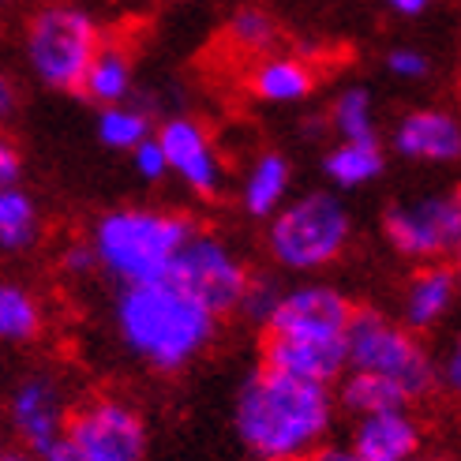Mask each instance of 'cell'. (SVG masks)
I'll return each mask as SVG.
<instances>
[{"instance_id":"obj_31","label":"cell","mask_w":461,"mask_h":461,"mask_svg":"<svg viewBox=\"0 0 461 461\" xmlns=\"http://www.w3.org/2000/svg\"><path fill=\"white\" fill-rule=\"evenodd\" d=\"M64 267L68 270H76V274H90V270H98V256H95V244H72L64 251Z\"/></svg>"},{"instance_id":"obj_17","label":"cell","mask_w":461,"mask_h":461,"mask_svg":"<svg viewBox=\"0 0 461 461\" xmlns=\"http://www.w3.org/2000/svg\"><path fill=\"white\" fill-rule=\"evenodd\" d=\"M312 86H315L312 68L296 57H263L248 76V90L259 102H270V105L301 102L312 95Z\"/></svg>"},{"instance_id":"obj_4","label":"cell","mask_w":461,"mask_h":461,"mask_svg":"<svg viewBox=\"0 0 461 461\" xmlns=\"http://www.w3.org/2000/svg\"><path fill=\"white\" fill-rule=\"evenodd\" d=\"M267 244L285 270L312 274L334 263L349 244V211L330 192L301 195L270 218Z\"/></svg>"},{"instance_id":"obj_14","label":"cell","mask_w":461,"mask_h":461,"mask_svg":"<svg viewBox=\"0 0 461 461\" xmlns=\"http://www.w3.org/2000/svg\"><path fill=\"white\" fill-rule=\"evenodd\" d=\"M394 150L409 161L450 166L461 158V121L443 109H417L394 128Z\"/></svg>"},{"instance_id":"obj_7","label":"cell","mask_w":461,"mask_h":461,"mask_svg":"<svg viewBox=\"0 0 461 461\" xmlns=\"http://www.w3.org/2000/svg\"><path fill=\"white\" fill-rule=\"evenodd\" d=\"M147 424L121 398H95L72 412L68 431L41 461H143Z\"/></svg>"},{"instance_id":"obj_5","label":"cell","mask_w":461,"mask_h":461,"mask_svg":"<svg viewBox=\"0 0 461 461\" xmlns=\"http://www.w3.org/2000/svg\"><path fill=\"white\" fill-rule=\"evenodd\" d=\"M345 341H349V372H372L394 379L409 390L412 402L424 398L439 383V364L428 357L417 334L405 322L386 319L375 308H357Z\"/></svg>"},{"instance_id":"obj_32","label":"cell","mask_w":461,"mask_h":461,"mask_svg":"<svg viewBox=\"0 0 461 461\" xmlns=\"http://www.w3.org/2000/svg\"><path fill=\"white\" fill-rule=\"evenodd\" d=\"M304 461H364L349 443H345V447H338V443H322L315 454H308Z\"/></svg>"},{"instance_id":"obj_34","label":"cell","mask_w":461,"mask_h":461,"mask_svg":"<svg viewBox=\"0 0 461 461\" xmlns=\"http://www.w3.org/2000/svg\"><path fill=\"white\" fill-rule=\"evenodd\" d=\"M386 5L394 8L398 15H420V12L431 5V0H386Z\"/></svg>"},{"instance_id":"obj_22","label":"cell","mask_w":461,"mask_h":461,"mask_svg":"<svg viewBox=\"0 0 461 461\" xmlns=\"http://www.w3.org/2000/svg\"><path fill=\"white\" fill-rule=\"evenodd\" d=\"M330 128L338 131L341 143H375V113L372 95L364 86L341 90L330 105Z\"/></svg>"},{"instance_id":"obj_36","label":"cell","mask_w":461,"mask_h":461,"mask_svg":"<svg viewBox=\"0 0 461 461\" xmlns=\"http://www.w3.org/2000/svg\"><path fill=\"white\" fill-rule=\"evenodd\" d=\"M454 274H457V285H461V244H457V251H454Z\"/></svg>"},{"instance_id":"obj_21","label":"cell","mask_w":461,"mask_h":461,"mask_svg":"<svg viewBox=\"0 0 461 461\" xmlns=\"http://www.w3.org/2000/svg\"><path fill=\"white\" fill-rule=\"evenodd\" d=\"M322 173L338 188H360L383 173V147L375 143H338L322 158Z\"/></svg>"},{"instance_id":"obj_2","label":"cell","mask_w":461,"mask_h":461,"mask_svg":"<svg viewBox=\"0 0 461 461\" xmlns=\"http://www.w3.org/2000/svg\"><path fill=\"white\" fill-rule=\"evenodd\" d=\"M218 315L173 278L150 285H124L117 296V334L131 357L176 372L192 364L214 338Z\"/></svg>"},{"instance_id":"obj_18","label":"cell","mask_w":461,"mask_h":461,"mask_svg":"<svg viewBox=\"0 0 461 461\" xmlns=\"http://www.w3.org/2000/svg\"><path fill=\"white\" fill-rule=\"evenodd\" d=\"M289 192V161L282 154H259L248 169L240 203L251 218H274L282 211V199Z\"/></svg>"},{"instance_id":"obj_13","label":"cell","mask_w":461,"mask_h":461,"mask_svg":"<svg viewBox=\"0 0 461 461\" xmlns=\"http://www.w3.org/2000/svg\"><path fill=\"white\" fill-rule=\"evenodd\" d=\"M158 140L166 147L169 173H176L195 195L211 199L221 188V161L211 147V135L203 131L199 121L192 117H169L158 128Z\"/></svg>"},{"instance_id":"obj_26","label":"cell","mask_w":461,"mask_h":461,"mask_svg":"<svg viewBox=\"0 0 461 461\" xmlns=\"http://www.w3.org/2000/svg\"><path fill=\"white\" fill-rule=\"evenodd\" d=\"M229 41H233L240 53L263 57L274 50V41H278V27H274V19L267 12L240 8L233 19H229Z\"/></svg>"},{"instance_id":"obj_29","label":"cell","mask_w":461,"mask_h":461,"mask_svg":"<svg viewBox=\"0 0 461 461\" xmlns=\"http://www.w3.org/2000/svg\"><path fill=\"white\" fill-rule=\"evenodd\" d=\"M439 386L461 405V334L450 338V345L439 357Z\"/></svg>"},{"instance_id":"obj_24","label":"cell","mask_w":461,"mask_h":461,"mask_svg":"<svg viewBox=\"0 0 461 461\" xmlns=\"http://www.w3.org/2000/svg\"><path fill=\"white\" fill-rule=\"evenodd\" d=\"M38 240V206L27 192L5 188L0 192V248L23 251Z\"/></svg>"},{"instance_id":"obj_12","label":"cell","mask_w":461,"mask_h":461,"mask_svg":"<svg viewBox=\"0 0 461 461\" xmlns=\"http://www.w3.org/2000/svg\"><path fill=\"white\" fill-rule=\"evenodd\" d=\"M263 367L282 375L330 386L349 372V341L345 338H296V334H267L263 341Z\"/></svg>"},{"instance_id":"obj_9","label":"cell","mask_w":461,"mask_h":461,"mask_svg":"<svg viewBox=\"0 0 461 461\" xmlns=\"http://www.w3.org/2000/svg\"><path fill=\"white\" fill-rule=\"evenodd\" d=\"M169 278L188 289L195 301L206 304L218 319L229 312H240L248 285H251L248 267L233 256V248L211 233H195L184 244Z\"/></svg>"},{"instance_id":"obj_10","label":"cell","mask_w":461,"mask_h":461,"mask_svg":"<svg viewBox=\"0 0 461 461\" xmlns=\"http://www.w3.org/2000/svg\"><path fill=\"white\" fill-rule=\"evenodd\" d=\"M8 420L27 450H34V454L50 450L68 431V420H72L60 383L53 375H41V372L19 379L12 386V398H8Z\"/></svg>"},{"instance_id":"obj_15","label":"cell","mask_w":461,"mask_h":461,"mask_svg":"<svg viewBox=\"0 0 461 461\" xmlns=\"http://www.w3.org/2000/svg\"><path fill=\"white\" fill-rule=\"evenodd\" d=\"M461 296L457 274L454 267L443 263H424L417 274L409 278L405 296H402V322L417 334V330H431L450 315L454 301Z\"/></svg>"},{"instance_id":"obj_16","label":"cell","mask_w":461,"mask_h":461,"mask_svg":"<svg viewBox=\"0 0 461 461\" xmlns=\"http://www.w3.org/2000/svg\"><path fill=\"white\" fill-rule=\"evenodd\" d=\"M349 447L364 461H417L420 450V424L409 409L375 412V417H357Z\"/></svg>"},{"instance_id":"obj_1","label":"cell","mask_w":461,"mask_h":461,"mask_svg":"<svg viewBox=\"0 0 461 461\" xmlns=\"http://www.w3.org/2000/svg\"><path fill=\"white\" fill-rule=\"evenodd\" d=\"M334 420L327 386L282 375L274 367L251 372L237 394L233 424L240 443L259 461H304L322 447Z\"/></svg>"},{"instance_id":"obj_28","label":"cell","mask_w":461,"mask_h":461,"mask_svg":"<svg viewBox=\"0 0 461 461\" xmlns=\"http://www.w3.org/2000/svg\"><path fill=\"white\" fill-rule=\"evenodd\" d=\"M131 166L143 180H161L169 173V158H166V147H161L158 135H150L147 143H140L131 150Z\"/></svg>"},{"instance_id":"obj_20","label":"cell","mask_w":461,"mask_h":461,"mask_svg":"<svg viewBox=\"0 0 461 461\" xmlns=\"http://www.w3.org/2000/svg\"><path fill=\"white\" fill-rule=\"evenodd\" d=\"M83 95L90 102H98L102 109L121 105L131 95V60H128V53L117 50V45H102L95 64H90L86 79H83Z\"/></svg>"},{"instance_id":"obj_11","label":"cell","mask_w":461,"mask_h":461,"mask_svg":"<svg viewBox=\"0 0 461 461\" xmlns=\"http://www.w3.org/2000/svg\"><path fill=\"white\" fill-rule=\"evenodd\" d=\"M357 308L330 285H296L282 293V304L267 322V334L296 338H345Z\"/></svg>"},{"instance_id":"obj_8","label":"cell","mask_w":461,"mask_h":461,"mask_svg":"<svg viewBox=\"0 0 461 461\" xmlns=\"http://www.w3.org/2000/svg\"><path fill=\"white\" fill-rule=\"evenodd\" d=\"M383 237L405 259L439 263L443 256H454L461 244V188L386 206Z\"/></svg>"},{"instance_id":"obj_37","label":"cell","mask_w":461,"mask_h":461,"mask_svg":"<svg viewBox=\"0 0 461 461\" xmlns=\"http://www.w3.org/2000/svg\"><path fill=\"white\" fill-rule=\"evenodd\" d=\"M417 461H443V457H417Z\"/></svg>"},{"instance_id":"obj_35","label":"cell","mask_w":461,"mask_h":461,"mask_svg":"<svg viewBox=\"0 0 461 461\" xmlns=\"http://www.w3.org/2000/svg\"><path fill=\"white\" fill-rule=\"evenodd\" d=\"M0 461H41V454H34V450H27V447H15V450L0 454Z\"/></svg>"},{"instance_id":"obj_6","label":"cell","mask_w":461,"mask_h":461,"mask_svg":"<svg viewBox=\"0 0 461 461\" xmlns=\"http://www.w3.org/2000/svg\"><path fill=\"white\" fill-rule=\"evenodd\" d=\"M95 19L79 8L50 5L27 27V60L31 72L53 90H83V79L102 50Z\"/></svg>"},{"instance_id":"obj_25","label":"cell","mask_w":461,"mask_h":461,"mask_svg":"<svg viewBox=\"0 0 461 461\" xmlns=\"http://www.w3.org/2000/svg\"><path fill=\"white\" fill-rule=\"evenodd\" d=\"M98 140L109 150H135L140 143L150 140V117L140 105H105L98 113Z\"/></svg>"},{"instance_id":"obj_23","label":"cell","mask_w":461,"mask_h":461,"mask_svg":"<svg viewBox=\"0 0 461 461\" xmlns=\"http://www.w3.org/2000/svg\"><path fill=\"white\" fill-rule=\"evenodd\" d=\"M41 330V304L34 301V293L23 285L5 282L0 285V338L12 345H27Z\"/></svg>"},{"instance_id":"obj_27","label":"cell","mask_w":461,"mask_h":461,"mask_svg":"<svg viewBox=\"0 0 461 461\" xmlns=\"http://www.w3.org/2000/svg\"><path fill=\"white\" fill-rule=\"evenodd\" d=\"M278 304H282V289H278V285L267 282V278H251L240 312H244L248 319H256V322H263V327H267V322L274 319V312H278Z\"/></svg>"},{"instance_id":"obj_3","label":"cell","mask_w":461,"mask_h":461,"mask_svg":"<svg viewBox=\"0 0 461 461\" xmlns=\"http://www.w3.org/2000/svg\"><path fill=\"white\" fill-rule=\"evenodd\" d=\"M195 237L188 218L169 211H150V206H121L95 221V244L98 267L117 278L121 285H150L166 282L176 256Z\"/></svg>"},{"instance_id":"obj_33","label":"cell","mask_w":461,"mask_h":461,"mask_svg":"<svg viewBox=\"0 0 461 461\" xmlns=\"http://www.w3.org/2000/svg\"><path fill=\"white\" fill-rule=\"evenodd\" d=\"M19 154L5 143V147H0V184H5V188H15V180H19Z\"/></svg>"},{"instance_id":"obj_19","label":"cell","mask_w":461,"mask_h":461,"mask_svg":"<svg viewBox=\"0 0 461 461\" xmlns=\"http://www.w3.org/2000/svg\"><path fill=\"white\" fill-rule=\"evenodd\" d=\"M341 405L353 412V417H375V412H398L409 409L412 398L409 390L386 375H372V372H349L341 379Z\"/></svg>"},{"instance_id":"obj_30","label":"cell","mask_w":461,"mask_h":461,"mask_svg":"<svg viewBox=\"0 0 461 461\" xmlns=\"http://www.w3.org/2000/svg\"><path fill=\"white\" fill-rule=\"evenodd\" d=\"M386 68L398 79H424L428 76V57L417 53V50H394L386 57Z\"/></svg>"}]
</instances>
